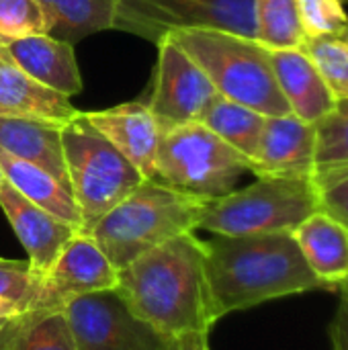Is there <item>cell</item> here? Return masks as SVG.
<instances>
[{
	"label": "cell",
	"mask_w": 348,
	"mask_h": 350,
	"mask_svg": "<svg viewBox=\"0 0 348 350\" xmlns=\"http://www.w3.org/2000/svg\"><path fill=\"white\" fill-rule=\"evenodd\" d=\"M332 342L334 350H348V301L343 297L338 312L332 322Z\"/></svg>",
	"instance_id": "4dcf8cb0"
},
{
	"label": "cell",
	"mask_w": 348,
	"mask_h": 350,
	"mask_svg": "<svg viewBox=\"0 0 348 350\" xmlns=\"http://www.w3.org/2000/svg\"><path fill=\"white\" fill-rule=\"evenodd\" d=\"M68 187L88 232L146 178L142 172L78 113L62 127Z\"/></svg>",
	"instance_id": "8992f818"
},
{
	"label": "cell",
	"mask_w": 348,
	"mask_h": 350,
	"mask_svg": "<svg viewBox=\"0 0 348 350\" xmlns=\"http://www.w3.org/2000/svg\"><path fill=\"white\" fill-rule=\"evenodd\" d=\"M4 183H6V178H4V174H2V170H0V187H2Z\"/></svg>",
	"instance_id": "d590c367"
},
{
	"label": "cell",
	"mask_w": 348,
	"mask_h": 350,
	"mask_svg": "<svg viewBox=\"0 0 348 350\" xmlns=\"http://www.w3.org/2000/svg\"><path fill=\"white\" fill-rule=\"evenodd\" d=\"M27 310L18 304H12V301H6V299H0V318H14V316H21L25 314Z\"/></svg>",
	"instance_id": "d6a6232c"
},
{
	"label": "cell",
	"mask_w": 348,
	"mask_h": 350,
	"mask_svg": "<svg viewBox=\"0 0 348 350\" xmlns=\"http://www.w3.org/2000/svg\"><path fill=\"white\" fill-rule=\"evenodd\" d=\"M250 162L201 121L160 135L154 180L205 201L232 193Z\"/></svg>",
	"instance_id": "52a82bcc"
},
{
	"label": "cell",
	"mask_w": 348,
	"mask_h": 350,
	"mask_svg": "<svg viewBox=\"0 0 348 350\" xmlns=\"http://www.w3.org/2000/svg\"><path fill=\"white\" fill-rule=\"evenodd\" d=\"M49 16V35L68 43L115 29L119 0H39Z\"/></svg>",
	"instance_id": "44dd1931"
},
{
	"label": "cell",
	"mask_w": 348,
	"mask_h": 350,
	"mask_svg": "<svg viewBox=\"0 0 348 350\" xmlns=\"http://www.w3.org/2000/svg\"><path fill=\"white\" fill-rule=\"evenodd\" d=\"M258 41L273 49H304L306 37L297 16V0H254Z\"/></svg>",
	"instance_id": "d4e9b609"
},
{
	"label": "cell",
	"mask_w": 348,
	"mask_h": 350,
	"mask_svg": "<svg viewBox=\"0 0 348 350\" xmlns=\"http://www.w3.org/2000/svg\"><path fill=\"white\" fill-rule=\"evenodd\" d=\"M297 16L306 43L343 39L348 31V12L343 0H297Z\"/></svg>",
	"instance_id": "4316f807"
},
{
	"label": "cell",
	"mask_w": 348,
	"mask_h": 350,
	"mask_svg": "<svg viewBox=\"0 0 348 350\" xmlns=\"http://www.w3.org/2000/svg\"><path fill=\"white\" fill-rule=\"evenodd\" d=\"M269 57L291 115L316 125L334 109L338 98L332 94L306 49L269 47Z\"/></svg>",
	"instance_id": "9a60e30c"
},
{
	"label": "cell",
	"mask_w": 348,
	"mask_h": 350,
	"mask_svg": "<svg viewBox=\"0 0 348 350\" xmlns=\"http://www.w3.org/2000/svg\"><path fill=\"white\" fill-rule=\"evenodd\" d=\"M209 334H185L176 338H168L164 350H209Z\"/></svg>",
	"instance_id": "1f68e13d"
},
{
	"label": "cell",
	"mask_w": 348,
	"mask_h": 350,
	"mask_svg": "<svg viewBox=\"0 0 348 350\" xmlns=\"http://www.w3.org/2000/svg\"><path fill=\"white\" fill-rule=\"evenodd\" d=\"M0 350H76L64 312L29 310L8 320Z\"/></svg>",
	"instance_id": "603a6c76"
},
{
	"label": "cell",
	"mask_w": 348,
	"mask_h": 350,
	"mask_svg": "<svg viewBox=\"0 0 348 350\" xmlns=\"http://www.w3.org/2000/svg\"><path fill=\"white\" fill-rule=\"evenodd\" d=\"M310 267L326 289H340L348 281V228L324 211L310 215L293 232Z\"/></svg>",
	"instance_id": "e0dca14e"
},
{
	"label": "cell",
	"mask_w": 348,
	"mask_h": 350,
	"mask_svg": "<svg viewBox=\"0 0 348 350\" xmlns=\"http://www.w3.org/2000/svg\"><path fill=\"white\" fill-rule=\"evenodd\" d=\"M119 283V271L86 232H78L59 252L39 285L31 310L62 312L70 301L113 291Z\"/></svg>",
	"instance_id": "8fae6325"
},
{
	"label": "cell",
	"mask_w": 348,
	"mask_h": 350,
	"mask_svg": "<svg viewBox=\"0 0 348 350\" xmlns=\"http://www.w3.org/2000/svg\"><path fill=\"white\" fill-rule=\"evenodd\" d=\"M203 267L215 322L271 299L326 289L310 271L293 234L203 240Z\"/></svg>",
	"instance_id": "6da1fadb"
},
{
	"label": "cell",
	"mask_w": 348,
	"mask_h": 350,
	"mask_svg": "<svg viewBox=\"0 0 348 350\" xmlns=\"http://www.w3.org/2000/svg\"><path fill=\"white\" fill-rule=\"evenodd\" d=\"M322 211L348 228V172L320 187Z\"/></svg>",
	"instance_id": "f546056e"
},
{
	"label": "cell",
	"mask_w": 348,
	"mask_h": 350,
	"mask_svg": "<svg viewBox=\"0 0 348 350\" xmlns=\"http://www.w3.org/2000/svg\"><path fill=\"white\" fill-rule=\"evenodd\" d=\"M166 37L193 57L222 96L265 117L291 113L277 84L269 47L260 41L224 31H176Z\"/></svg>",
	"instance_id": "277c9868"
},
{
	"label": "cell",
	"mask_w": 348,
	"mask_h": 350,
	"mask_svg": "<svg viewBox=\"0 0 348 350\" xmlns=\"http://www.w3.org/2000/svg\"><path fill=\"white\" fill-rule=\"evenodd\" d=\"M80 111L68 96L29 76L0 45V117H31L57 123L72 121Z\"/></svg>",
	"instance_id": "2e32d148"
},
{
	"label": "cell",
	"mask_w": 348,
	"mask_h": 350,
	"mask_svg": "<svg viewBox=\"0 0 348 350\" xmlns=\"http://www.w3.org/2000/svg\"><path fill=\"white\" fill-rule=\"evenodd\" d=\"M0 170L6 183L16 189L25 199L82 232V219L76 201L70 189L53 174H49L37 164L10 156L4 150H0Z\"/></svg>",
	"instance_id": "ffe728a7"
},
{
	"label": "cell",
	"mask_w": 348,
	"mask_h": 350,
	"mask_svg": "<svg viewBox=\"0 0 348 350\" xmlns=\"http://www.w3.org/2000/svg\"><path fill=\"white\" fill-rule=\"evenodd\" d=\"M62 127L64 123L47 119L0 117V150L41 166L68 187Z\"/></svg>",
	"instance_id": "d6986e66"
},
{
	"label": "cell",
	"mask_w": 348,
	"mask_h": 350,
	"mask_svg": "<svg viewBox=\"0 0 348 350\" xmlns=\"http://www.w3.org/2000/svg\"><path fill=\"white\" fill-rule=\"evenodd\" d=\"M62 312L76 350H164L168 342L135 318L115 289L78 297Z\"/></svg>",
	"instance_id": "9c48e42d"
},
{
	"label": "cell",
	"mask_w": 348,
	"mask_h": 350,
	"mask_svg": "<svg viewBox=\"0 0 348 350\" xmlns=\"http://www.w3.org/2000/svg\"><path fill=\"white\" fill-rule=\"evenodd\" d=\"M316 127L295 115L267 117L258 152L252 162L254 176H310L314 174Z\"/></svg>",
	"instance_id": "5bb4252c"
},
{
	"label": "cell",
	"mask_w": 348,
	"mask_h": 350,
	"mask_svg": "<svg viewBox=\"0 0 348 350\" xmlns=\"http://www.w3.org/2000/svg\"><path fill=\"white\" fill-rule=\"evenodd\" d=\"M8 320H10V318H0V336H2V332H4V328H6V324H8Z\"/></svg>",
	"instance_id": "836d02e7"
},
{
	"label": "cell",
	"mask_w": 348,
	"mask_h": 350,
	"mask_svg": "<svg viewBox=\"0 0 348 350\" xmlns=\"http://www.w3.org/2000/svg\"><path fill=\"white\" fill-rule=\"evenodd\" d=\"M314 183L322 185L348 172V98H338L334 109L316 125Z\"/></svg>",
	"instance_id": "cb8c5ba5"
},
{
	"label": "cell",
	"mask_w": 348,
	"mask_h": 350,
	"mask_svg": "<svg viewBox=\"0 0 348 350\" xmlns=\"http://www.w3.org/2000/svg\"><path fill=\"white\" fill-rule=\"evenodd\" d=\"M115 291L135 318L166 338L209 334L215 324L205 283L203 240L195 232L129 262L119 271Z\"/></svg>",
	"instance_id": "7a4b0ae2"
},
{
	"label": "cell",
	"mask_w": 348,
	"mask_h": 350,
	"mask_svg": "<svg viewBox=\"0 0 348 350\" xmlns=\"http://www.w3.org/2000/svg\"><path fill=\"white\" fill-rule=\"evenodd\" d=\"M0 209L23 244L27 260L39 279L45 277L64 246L80 232L78 228L25 199L8 183L0 187Z\"/></svg>",
	"instance_id": "7c38bea8"
},
{
	"label": "cell",
	"mask_w": 348,
	"mask_h": 350,
	"mask_svg": "<svg viewBox=\"0 0 348 350\" xmlns=\"http://www.w3.org/2000/svg\"><path fill=\"white\" fill-rule=\"evenodd\" d=\"M115 29L152 43L176 31H224L258 41L254 0H119Z\"/></svg>",
	"instance_id": "ba28073f"
},
{
	"label": "cell",
	"mask_w": 348,
	"mask_h": 350,
	"mask_svg": "<svg viewBox=\"0 0 348 350\" xmlns=\"http://www.w3.org/2000/svg\"><path fill=\"white\" fill-rule=\"evenodd\" d=\"M39 285L41 279L33 273L29 260L0 258V299L18 304L29 312L37 299Z\"/></svg>",
	"instance_id": "f1b7e54d"
},
{
	"label": "cell",
	"mask_w": 348,
	"mask_h": 350,
	"mask_svg": "<svg viewBox=\"0 0 348 350\" xmlns=\"http://www.w3.org/2000/svg\"><path fill=\"white\" fill-rule=\"evenodd\" d=\"M340 291H343V297L348 301V281L345 283V285H340Z\"/></svg>",
	"instance_id": "e575fe53"
},
{
	"label": "cell",
	"mask_w": 348,
	"mask_h": 350,
	"mask_svg": "<svg viewBox=\"0 0 348 350\" xmlns=\"http://www.w3.org/2000/svg\"><path fill=\"white\" fill-rule=\"evenodd\" d=\"M265 119L267 117L263 113L217 94L199 121L234 150H238L250 162L252 172V162L258 152Z\"/></svg>",
	"instance_id": "7402d4cb"
},
{
	"label": "cell",
	"mask_w": 348,
	"mask_h": 350,
	"mask_svg": "<svg viewBox=\"0 0 348 350\" xmlns=\"http://www.w3.org/2000/svg\"><path fill=\"white\" fill-rule=\"evenodd\" d=\"M343 41L347 43V47H348V31H347V33H345V35H343Z\"/></svg>",
	"instance_id": "8d00e7d4"
},
{
	"label": "cell",
	"mask_w": 348,
	"mask_h": 350,
	"mask_svg": "<svg viewBox=\"0 0 348 350\" xmlns=\"http://www.w3.org/2000/svg\"><path fill=\"white\" fill-rule=\"evenodd\" d=\"M308 55L314 59L322 78L336 98H348V47L343 39L308 41Z\"/></svg>",
	"instance_id": "83f0119b"
},
{
	"label": "cell",
	"mask_w": 348,
	"mask_h": 350,
	"mask_svg": "<svg viewBox=\"0 0 348 350\" xmlns=\"http://www.w3.org/2000/svg\"><path fill=\"white\" fill-rule=\"evenodd\" d=\"M6 49L14 62L43 86L68 98L82 90V76L72 43L45 33L18 39Z\"/></svg>",
	"instance_id": "ac0fdd59"
},
{
	"label": "cell",
	"mask_w": 348,
	"mask_h": 350,
	"mask_svg": "<svg viewBox=\"0 0 348 350\" xmlns=\"http://www.w3.org/2000/svg\"><path fill=\"white\" fill-rule=\"evenodd\" d=\"M156 47L158 62L154 70V86L146 105L162 135L174 127L199 121L219 92L193 57L170 37L160 39Z\"/></svg>",
	"instance_id": "30bf717a"
},
{
	"label": "cell",
	"mask_w": 348,
	"mask_h": 350,
	"mask_svg": "<svg viewBox=\"0 0 348 350\" xmlns=\"http://www.w3.org/2000/svg\"><path fill=\"white\" fill-rule=\"evenodd\" d=\"M51 23L39 0H0V45L49 33Z\"/></svg>",
	"instance_id": "484cf974"
},
{
	"label": "cell",
	"mask_w": 348,
	"mask_h": 350,
	"mask_svg": "<svg viewBox=\"0 0 348 350\" xmlns=\"http://www.w3.org/2000/svg\"><path fill=\"white\" fill-rule=\"evenodd\" d=\"M205 199L176 191L158 180H144L86 234L117 271L148 250L197 232Z\"/></svg>",
	"instance_id": "3957f363"
},
{
	"label": "cell",
	"mask_w": 348,
	"mask_h": 350,
	"mask_svg": "<svg viewBox=\"0 0 348 350\" xmlns=\"http://www.w3.org/2000/svg\"><path fill=\"white\" fill-rule=\"evenodd\" d=\"M82 115L142 172L146 180H154L160 129L146 100L123 103Z\"/></svg>",
	"instance_id": "4fadbf2b"
},
{
	"label": "cell",
	"mask_w": 348,
	"mask_h": 350,
	"mask_svg": "<svg viewBox=\"0 0 348 350\" xmlns=\"http://www.w3.org/2000/svg\"><path fill=\"white\" fill-rule=\"evenodd\" d=\"M322 211L320 189L310 176H256L244 189L207 201L199 228L213 236L291 234Z\"/></svg>",
	"instance_id": "5b68a950"
}]
</instances>
